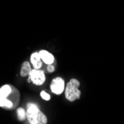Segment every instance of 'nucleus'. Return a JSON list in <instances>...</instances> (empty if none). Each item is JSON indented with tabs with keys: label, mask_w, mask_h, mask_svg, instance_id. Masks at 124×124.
<instances>
[{
	"label": "nucleus",
	"mask_w": 124,
	"mask_h": 124,
	"mask_svg": "<svg viewBox=\"0 0 124 124\" xmlns=\"http://www.w3.org/2000/svg\"><path fill=\"white\" fill-rule=\"evenodd\" d=\"M26 118L31 124H46L48 118L36 104L29 103L26 110Z\"/></svg>",
	"instance_id": "nucleus-1"
},
{
	"label": "nucleus",
	"mask_w": 124,
	"mask_h": 124,
	"mask_svg": "<svg viewBox=\"0 0 124 124\" xmlns=\"http://www.w3.org/2000/svg\"><path fill=\"white\" fill-rule=\"evenodd\" d=\"M80 83L75 78H72L65 87V97L69 102H74L81 97V92L79 89Z\"/></svg>",
	"instance_id": "nucleus-2"
},
{
	"label": "nucleus",
	"mask_w": 124,
	"mask_h": 124,
	"mask_svg": "<svg viewBox=\"0 0 124 124\" xmlns=\"http://www.w3.org/2000/svg\"><path fill=\"white\" fill-rule=\"evenodd\" d=\"M46 80L45 72L41 69H31L28 75V82L33 83L35 85H42L45 83Z\"/></svg>",
	"instance_id": "nucleus-3"
},
{
	"label": "nucleus",
	"mask_w": 124,
	"mask_h": 124,
	"mask_svg": "<svg viewBox=\"0 0 124 124\" xmlns=\"http://www.w3.org/2000/svg\"><path fill=\"white\" fill-rule=\"evenodd\" d=\"M65 80L60 77L53 79L50 85L51 92L56 95H60L62 94L65 91Z\"/></svg>",
	"instance_id": "nucleus-4"
},
{
	"label": "nucleus",
	"mask_w": 124,
	"mask_h": 124,
	"mask_svg": "<svg viewBox=\"0 0 124 124\" xmlns=\"http://www.w3.org/2000/svg\"><path fill=\"white\" fill-rule=\"evenodd\" d=\"M39 54L42 61L44 63H46V65H50V64L54 63L55 60L54 56L49 51L46 50H40L39 51Z\"/></svg>",
	"instance_id": "nucleus-5"
},
{
	"label": "nucleus",
	"mask_w": 124,
	"mask_h": 124,
	"mask_svg": "<svg viewBox=\"0 0 124 124\" xmlns=\"http://www.w3.org/2000/svg\"><path fill=\"white\" fill-rule=\"evenodd\" d=\"M30 62L32 64L33 69H40L42 67V62L39 52H33L31 54L30 57Z\"/></svg>",
	"instance_id": "nucleus-6"
},
{
	"label": "nucleus",
	"mask_w": 124,
	"mask_h": 124,
	"mask_svg": "<svg viewBox=\"0 0 124 124\" xmlns=\"http://www.w3.org/2000/svg\"><path fill=\"white\" fill-rule=\"evenodd\" d=\"M13 93V86L8 84H5L0 87V97L8 98L10 95Z\"/></svg>",
	"instance_id": "nucleus-7"
},
{
	"label": "nucleus",
	"mask_w": 124,
	"mask_h": 124,
	"mask_svg": "<svg viewBox=\"0 0 124 124\" xmlns=\"http://www.w3.org/2000/svg\"><path fill=\"white\" fill-rule=\"evenodd\" d=\"M31 71V63L28 61H25L22 62L20 69V76L22 77H25L29 75Z\"/></svg>",
	"instance_id": "nucleus-8"
},
{
	"label": "nucleus",
	"mask_w": 124,
	"mask_h": 124,
	"mask_svg": "<svg viewBox=\"0 0 124 124\" xmlns=\"http://www.w3.org/2000/svg\"><path fill=\"white\" fill-rule=\"evenodd\" d=\"M14 106V103L12 100L8 98L0 97V107L5 109H11Z\"/></svg>",
	"instance_id": "nucleus-9"
},
{
	"label": "nucleus",
	"mask_w": 124,
	"mask_h": 124,
	"mask_svg": "<svg viewBox=\"0 0 124 124\" xmlns=\"http://www.w3.org/2000/svg\"><path fill=\"white\" fill-rule=\"evenodd\" d=\"M16 114H17L19 120L21 121L24 120L26 118V111L23 108H22V107L18 108L16 110Z\"/></svg>",
	"instance_id": "nucleus-10"
},
{
	"label": "nucleus",
	"mask_w": 124,
	"mask_h": 124,
	"mask_svg": "<svg viewBox=\"0 0 124 124\" xmlns=\"http://www.w3.org/2000/svg\"><path fill=\"white\" fill-rule=\"evenodd\" d=\"M40 97L44 100H46V101H48L51 100V96L47 93L45 91H42L40 92Z\"/></svg>",
	"instance_id": "nucleus-11"
},
{
	"label": "nucleus",
	"mask_w": 124,
	"mask_h": 124,
	"mask_svg": "<svg viewBox=\"0 0 124 124\" xmlns=\"http://www.w3.org/2000/svg\"><path fill=\"white\" fill-rule=\"evenodd\" d=\"M48 66H47V71H48V72H49V73H52V72H54V70H55V67H54V65H53V64H50V65H47Z\"/></svg>",
	"instance_id": "nucleus-12"
}]
</instances>
